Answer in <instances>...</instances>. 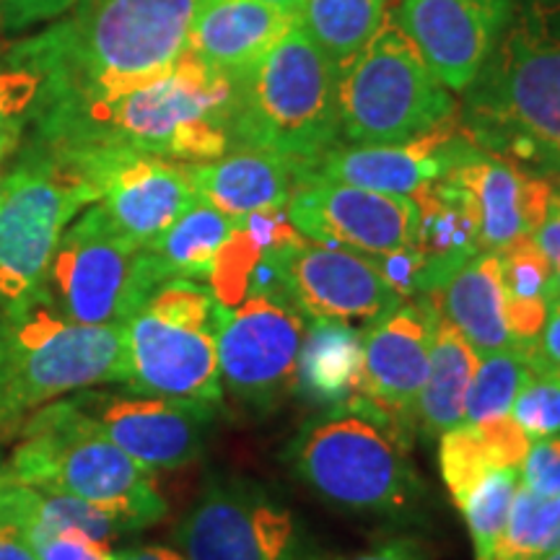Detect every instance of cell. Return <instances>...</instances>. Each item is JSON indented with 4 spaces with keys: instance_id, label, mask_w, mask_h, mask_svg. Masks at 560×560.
<instances>
[{
    "instance_id": "cell-1",
    "label": "cell",
    "mask_w": 560,
    "mask_h": 560,
    "mask_svg": "<svg viewBox=\"0 0 560 560\" xmlns=\"http://www.w3.org/2000/svg\"><path fill=\"white\" fill-rule=\"evenodd\" d=\"M200 0H86L66 24L19 47L37 70L34 117L109 100L159 79L187 52Z\"/></svg>"
},
{
    "instance_id": "cell-2",
    "label": "cell",
    "mask_w": 560,
    "mask_h": 560,
    "mask_svg": "<svg viewBox=\"0 0 560 560\" xmlns=\"http://www.w3.org/2000/svg\"><path fill=\"white\" fill-rule=\"evenodd\" d=\"M234 112L236 81L185 52L164 75L122 94L37 115V140L52 149L122 145L182 164H202L229 151Z\"/></svg>"
},
{
    "instance_id": "cell-3",
    "label": "cell",
    "mask_w": 560,
    "mask_h": 560,
    "mask_svg": "<svg viewBox=\"0 0 560 560\" xmlns=\"http://www.w3.org/2000/svg\"><path fill=\"white\" fill-rule=\"evenodd\" d=\"M462 94L475 145L560 185V0L522 5Z\"/></svg>"
},
{
    "instance_id": "cell-4",
    "label": "cell",
    "mask_w": 560,
    "mask_h": 560,
    "mask_svg": "<svg viewBox=\"0 0 560 560\" xmlns=\"http://www.w3.org/2000/svg\"><path fill=\"white\" fill-rule=\"evenodd\" d=\"M0 472L75 495L115 516L125 532L145 529L166 516L153 470L122 452L70 397L26 418Z\"/></svg>"
},
{
    "instance_id": "cell-5",
    "label": "cell",
    "mask_w": 560,
    "mask_h": 560,
    "mask_svg": "<svg viewBox=\"0 0 560 560\" xmlns=\"http://www.w3.org/2000/svg\"><path fill=\"white\" fill-rule=\"evenodd\" d=\"M285 465L327 506L380 520H412L429 488L410 446L353 405L325 408L285 446Z\"/></svg>"
},
{
    "instance_id": "cell-6",
    "label": "cell",
    "mask_w": 560,
    "mask_h": 560,
    "mask_svg": "<svg viewBox=\"0 0 560 560\" xmlns=\"http://www.w3.org/2000/svg\"><path fill=\"white\" fill-rule=\"evenodd\" d=\"M125 380V325H83L50 301L0 312V446L47 402Z\"/></svg>"
},
{
    "instance_id": "cell-7",
    "label": "cell",
    "mask_w": 560,
    "mask_h": 560,
    "mask_svg": "<svg viewBox=\"0 0 560 560\" xmlns=\"http://www.w3.org/2000/svg\"><path fill=\"white\" fill-rule=\"evenodd\" d=\"M231 136L289 159L296 172L340 143L338 66L296 21L236 83Z\"/></svg>"
},
{
    "instance_id": "cell-8",
    "label": "cell",
    "mask_w": 560,
    "mask_h": 560,
    "mask_svg": "<svg viewBox=\"0 0 560 560\" xmlns=\"http://www.w3.org/2000/svg\"><path fill=\"white\" fill-rule=\"evenodd\" d=\"M94 202V187L34 140L0 187V312L50 301L47 276L58 244Z\"/></svg>"
},
{
    "instance_id": "cell-9",
    "label": "cell",
    "mask_w": 560,
    "mask_h": 560,
    "mask_svg": "<svg viewBox=\"0 0 560 560\" xmlns=\"http://www.w3.org/2000/svg\"><path fill=\"white\" fill-rule=\"evenodd\" d=\"M219 299L198 280L172 278L125 322L128 380L140 395L223 405Z\"/></svg>"
},
{
    "instance_id": "cell-10",
    "label": "cell",
    "mask_w": 560,
    "mask_h": 560,
    "mask_svg": "<svg viewBox=\"0 0 560 560\" xmlns=\"http://www.w3.org/2000/svg\"><path fill=\"white\" fill-rule=\"evenodd\" d=\"M457 109L452 91L392 16L338 66L340 138L348 143H402Z\"/></svg>"
},
{
    "instance_id": "cell-11",
    "label": "cell",
    "mask_w": 560,
    "mask_h": 560,
    "mask_svg": "<svg viewBox=\"0 0 560 560\" xmlns=\"http://www.w3.org/2000/svg\"><path fill=\"white\" fill-rule=\"evenodd\" d=\"M166 280L172 278L156 255L125 236L94 202L62 234L47 296L73 322L125 325Z\"/></svg>"
},
{
    "instance_id": "cell-12",
    "label": "cell",
    "mask_w": 560,
    "mask_h": 560,
    "mask_svg": "<svg viewBox=\"0 0 560 560\" xmlns=\"http://www.w3.org/2000/svg\"><path fill=\"white\" fill-rule=\"evenodd\" d=\"M187 560H317L310 532L262 482L213 472L174 529Z\"/></svg>"
},
{
    "instance_id": "cell-13",
    "label": "cell",
    "mask_w": 560,
    "mask_h": 560,
    "mask_svg": "<svg viewBox=\"0 0 560 560\" xmlns=\"http://www.w3.org/2000/svg\"><path fill=\"white\" fill-rule=\"evenodd\" d=\"M52 151L94 187L96 206L109 215V221L143 247L156 242L198 200L190 164L182 161L107 143L66 145Z\"/></svg>"
},
{
    "instance_id": "cell-14",
    "label": "cell",
    "mask_w": 560,
    "mask_h": 560,
    "mask_svg": "<svg viewBox=\"0 0 560 560\" xmlns=\"http://www.w3.org/2000/svg\"><path fill=\"white\" fill-rule=\"evenodd\" d=\"M306 317L291 299L255 296L219 306L223 389L252 412H272L296 384Z\"/></svg>"
},
{
    "instance_id": "cell-15",
    "label": "cell",
    "mask_w": 560,
    "mask_h": 560,
    "mask_svg": "<svg viewBox=\"0 0 560 560\" xmlns=\"http://www.w3.org/2000/svg\"><path fill=\"white\" fill-rule=\"evenodd\" d=\"M433 322V301L410 296L369 325L359 387L346 400L387 425L405 446H412L418 433V395L429 374Z\"/></svg>"
},
{
    "instance_id": "cell-16",
    "label": "cell",
    "mask_w": 560,
    "mask_h": 560,
    "mask_svg": "<svg viewBox=\"0 0 560 560\" xmlns=\"http://www.w3.org/2000/svg\"><path fill=\"white\" fill-rule=\"evenodd\" d=\"M68 397L149 470H179L200 459L221 418V405L130 389L91 387Z\"/></svg>"
},
{
    "instance_id": "cell-17",
    "label": "cell",
    "mask_w": 560,
    "mask_h": 560,
    "mask_svg": "<svg viewBox=\"0 0 560 560\" xmlns=\"http://www.w3.org/2000/svg\"><path fill=\"white\" fill-rule=\"evenodd\" d=\"M285 210L304 240L371 257L416 242L418 208L408 195L374 192L314 172H296Z\"/></svg>"
},
{
    "instance_id": "cell-18",
    "label": "cell",
    "mask_w": 560,
    "mask_h": 560,
    "mask_svg": "<svg viewBox=\"0 0 560 560\" xmlns=\"http://www.w3.org/2000/svg\"><path fill=\"white\" fill-rule=\"evenodd\" d=\"M285 291L306 319L366 327L405 301L371 255L310 240L285 255Z\"/></svg>"
},
{
    "instance_id": "cell-19",
    "label": "cell",
    "mask_w": 560,
    "mask_h": 560,
    "mask_svg": "<svg viewBox=\"0 0 560 560\" xmlns=\"http://www.w3.org/2000/svg\"><path fill=\"white\" fill-rule=\"evenodd\" d=\"M475 149L462 125L459 109L420 136L402 143L335 145L312 164L319 177L346 182L387 195H416L452 172V166Z\"/></svg>"
},
{
    "instance_id": "cell-20",
    "label": "cell",
    "mask_w": 560,
    "mask_h": 560,
    "mask_svg": "<svg viewBox=\"0 0 560 560\" xmlns=\"http://www.w3.org/2000/svg\"><path fill=\"white\" fill-rule=\"evenodd\" d=\"M441 179L472 213L482 252H499L535 234L556 195V182L545 174L480 145L467 151Z\"/></svg>"
},
{
    "instance_id": "cell-21",
    "label": "cell",
    "mask_w": 560,
    "mask_h": 560,
    "mask_svg": "<svg viewBox=\"0 0 560 560\" xmlns=\"http://www.w3.org/2000/svg\"><path fill=\"white\" fill-rule=\"evenodd\" d=\"M450 91H467L493 52L509 0H400L389 13Z\"/></svg>"
},
{
    "instance_id": "cell-22",
    "label": "cell",
    "mask_w": 560,
    "mask_h": 560,
    "mask_svg": "<svg viewBox=\"0 0 560 560\" xmlns=\"http://www.w3.org/2000/svg\"><path fill=\"white\" fill-rule=\"evenodd\" d=\"M291 24V13L265 0H200L187 52L240 83Z\"/></svg>"
},
{
    "instance_id": "cell-23",
    "label": "cell",
    "mask_w": 560,
    "mask_h": 560,
    "mask_svg": "<svg viewBox=\"0 0 560 560\" xmlns=\"http://www.w3.org/2000/svg\"><path fill=\"white\" fill-rule=\"evenodd\" d=\"M198 200L219 208L231 219L289 206L296 166L278 153L240 145L213 161L190 164Z\"/></svg>"
},
{
    "instance_id": "cell-24",
    "label": "cell",
    "mask_w": 560,
    "mask_h": 560,
    "mask_svg": "<svg viewBox=\"0 0 560 560\" xmlns=\"http://www.w3.org/2000/svg\"><path fill=\"white\" fill-rule=\"evenodd\" d=\"M429 299L478 355L514 346L506 327V289L499 252H478L439 291L429 293Z\"/></svg>"
},
{
    "instance_id": "cell-25",
    "label": "cell",
    "mask_w": 560,
    "mask_h": 560,
    "mask_svg": "<svg viewBox=\"0 0 560 560\" xmlns=\"http://www.w3.org/2000/svg\"><path fill=\"white\" fill-rule=\"evenodd\" d=\"M410 198L416 200L418 208L416 242L412 244L423 255L418 296H429L482 249L472 213L444 179L433 182Z\"/></svg>"
},
{
    "instance_id": "cell-26",
    "label": "cell",
    "mask_w": 560,
    "mask_h": 560,
    "mask_svg": "<svg viewBox=\"0 0 560 560\" xmlns=\"http://www.w3.org/2000/svg\"><path fill=\"white\" fill-rule=\"evenodd\" d=\"M361 363L363 330L338 319L306 322L293 392L322 410L338 408L359 387Z\"/></svg>"
},
{
    "instance_id": "cell-27",
    "label": "cell",
    "mask_w": 560,
    "mask_h": 560,
    "mask_svg": "<svg viewBox=\"0 0 560 560\" xmlns=\"http://www.w3.org/2000/svg\"><path fill=\"white\" fill-rule=\"evenodd\" d=\"M0 520L16 524L30 540L60 532H81L100 542L128 535L115 516L60 490L32 486L0 472Z\"/></svg>"
},
{
    "instance_id": "cell-28",
    "label": "cell",
    "mask_w": 560,
    "mask_h": 560,
    "mask_svg": "<svg viewBox=\"0 0 560 560\" xmlns=\"http://www.w3.org/2000/svg\"><path fill=\"white\" fill-rule=\"evenodd\" d=\"M480 355L450 319L436 312L431 335V359L423 389L418 395V433L439 439L441 433L465 423L467 389Z\"/></svg>"
},
{
    "instance_id": "cell-29",
    "label": "cell",
    "mask_w": 560,
    "mask_h": 560,
    "mask_svg": "<svg viewBox=\"0 0 560 560\" xmlns=\"http://www.w3.org/2000/svg\"><path fill=\"white\" fill-rule=\"evenodd\" d=\"M236 229V219L208 202L195 200L149 249L170 278L208 280L215 255Z\"/></svg>"
},
{
    "instance_id": "cell-30",
    "label": "cell",
    "mask_w": 560,
    "mask_h": 560,
    "mask_svg": "<svg viewBox=\"0 0 560 560\" xmlns=\"http://www.w3.org/2000/svg\"><path fill=\"white\" fill-rule=\"evenodd\" d=\"M387 16L389 0H301L293 21L340 66L382 30Z\"/></svg>"
},
{
    "instance_id": "cell-31",
    "label": "cell",
    "mask_w": 560,
    "mask_h": 560,
    "mask_svg": "<svg viewBox=\"0 0 560 560\" xmlns=\"http://www.w3.org/2000/svg\"><path fill=\"white\" fill-rule=\"evenodd\" d=\"M560 548V495L548 499L529 488H516L506 532L495 560H535Z\"/></svg>"
},
{
    "instance_id": "cell-32",
    "label": "cell",
    "mask_w": 560,
    "mask_h": 560,
    "mask_svg": "<svg viewBox=\"0 0 560 560\" xmlns=\"http://www.w3.org/2000/svg\"><path fill=\"white\" fill-rule=\"evenodd\" d=\"M529 361L524 346H509L495 353L482 355L467 389L465 423L509 416L516 392L527 380Z\"/></svg>"
},
{
    "instance_id": "cell-33",
    "label": "cell",
    "mask_w": 560,
    "mask_h": 560,
    "mask_svg": "<svg viewBox=\"0 0 560 560\" xmlns=\"http://www.w3.org/2000/svg\"><path fill=\"white\" fill-rule=\"evenodd\" d=\"M516 488L520 470H490L459 506L470 529L475 560H495L499 556Z\"/></svg>"
},
{
    "instance_id": "cell-34",
    "label": "cell",
    "mask_w": 560,
    "mask_h": 560,
    "mask_svg": "<svg viewBox=\"0 0 560 560\" xmlns=\"http://www.w3.org/2000/svg\"><path fill=\"white\" fill-rule=\"evenodd\" d=\"M439 467L444 486L450 490L457 509L467 501V495L478 488V482L493 470L486 444L475 423H459L439 436Z\"/></svg>"
},
{
    "instance_id": "cell-35",
    "label": "cell",
    "mask_w": 560,
    "mask_h": 560,
    "mask_svg": "<svg viewBox=\"0 0 560 560\" xmlns=\"http://www.w3.org/2000/svg\"><path fill=\"white\" fill-rule=\"evenodd\" d=\"M511 418L522 425L529 439H545L560 433V374L552 369L529 363L527 380L516 392Z\"/></svg>"
},
{
    "instance_id": "cell-36",
    "label": "cell",
    "mask_w": 560,
    "mask_h": 560,
    "mask_svg": "<svg viewBox=\"0 0 560 560\" xmlns=\"http://www.w3.org/2000/svg\"><path fill=\"white\" fill-rule=\"evenodd\" d=\"M501 278L506 296L511 299H548L552 265L548 257L537 249L532 236L511 242L509 247L499 249Z\"/></svg>"
},
{
    "instance_id": "cell-37",
    "label": "cell",
    "mask_w": 560,
    "mask_h": 560,
    "mask_svg": "<svg viewBox=\"0 0 560 560\" xmlns=\"http://www.w3.org/2000/svg\"><path fill=\"white\" fill-rule=\"evenodd\" d=\"M42 89L37 70L21 62H0V140H19L24 120L34 112Z\"/></svg>"
},
{
    "instance_id": "cell-38",
    "label": "cell",
    "mask_w": 560,
    "mask_h": 560,
    "mask_svg": "<svg viewBox=\"0 0 560 560\" xmlns=\"http://www.w3.org/2000/svg\"><path fill=\"white\" fill-rule=\"evenodd\" d=\"M475 425H478L493 470H520L532 446V439L524 433L522 425L509 416L480 420Z\"/></svg>"
},
{
    "instance_id": "cell-39",
    "label": "cell",
    "mask_w": 560,
    "mask_h": 560,
    "mask_svg": "<svg viewBox=\"0 0 560 560\" xmlns=\"http://www.w3.org/2000/svg\"><path fill=\"white\" fill-rule=\"evenodd\" d=\"M522 486L537 495L558 499L560 495V433L535 439L522 462Z\"/></svg>"
},
{
    "instance_id": "cell-40",
    "label": "cell",
    "mask_w": 560,
    "mask_h": 560,
    "mask_svg": "<svg viewBox=\"0 0 560 560\" xmlns=\"http://www.w3.org/2000/svg\"><path fill=\"white\" fill-rule=\"evenodd\" d=\"M37 560H115L107 542L81 535V532H60L32 540Z\"/></svg>"
},
{
    "instance_id": "cell-41",
    "label": "cell",
    "mask_w": 560,
    "mask_h": 560,
    "mask_svg": "<svg viewBox=\"0 0 560 560\" xmlns=\"http://www.w3.org/2000/svg\"><path fill=\"white\" fill-rule=\"evenodd\" d=\"M376 265L384 280L400 293L402 299L418 296L420 291V272H423V255L416 249V244L405 249L387 252V255H376Z\"/></svg>"
},
{
    "instance_id": "cell-42",
    "label": "cell",
    "mask_w": 560,
    "mask_h": 560,
    "mask_svg": "<svg viewBox=\"0 0 560 560\" xmlns=\"http://www.w3.org/2000/svg\"><path fill=\"white\" fill-rule=\"evenodd\" d=\"M548 319V299H511L506 296V327L514 346H529L542 332Z\"/></svg>"
},
{
    "instance_id": "cell-43",
    "label": "cell",
    "mask_w": 560,
    "mask_h": 560,
    "mask_svg": "<svg viewBox=\"0 0 560 560\" xmlns=\"http://www.w3.org/2000/svg\"><path fill=\"white\" fill-rule=\"evenodd\" d=\"M75 0H0V24L5 30H24L39 21L58 19Z\"/></svg>"
},
{
    "instance_id": "cell-44",
    "label": "cell",
    "mask_w": 560,
    "mask_h": 560,
    "mask_svg": "<svg viewBox=\"0 0 560 560\" xmlns=\"http://www.w3.org/2000/svg\"><path fill=\"white\" fill-rule=\"evenodd\" d=\"M524 350H527L529 363L560 374V299L548 301V319H545L542 332L537 335L535 342L524 346Z\"/></svg>"
},
{
    "instance_id": "cell-45",
    "label": "cell",
    "mask_w": 560,
    "mask_h": 560,
    "mask_svg": "<svg viewBox=\"0 0 560 560\" xmlns=\"http://www.w3.org/2000/svg\"><path fill=\"white\" fill-rule=\"evenodd\" d=\"M317 560H433L429 548L412 537H397L359 556H317Z\"/></svg>"
},
{
    "instance_id": "cell-46",
    "label": "cell",
    "mask_w": 560,
    "mask_h": 560,
    "mask_svg": "<svg viewBox=\"0 0 560 560\" xmlns=\"http://www.w3.org/2000/svg\"><path fill=\"white\" fill-rule=\"evenodd\" d=\"M532 242L537 244V249L548 257L552 270L560 268V192L552 195V202L545 213L540 226L532 234Z\"/></svg>"
},
{
    "instance_id": "cell-47",
    "label": "cell",
    "mask_w": 560,
    "mask_h": 560,
    "mask_svg": "<svg viewBox=\"0 0 560 560\" xmlns=\"http://www.w3.org/2000/svg\"><path fill=\"white\" fill-rule=\"evenodd\" d=\"M0 560H37L30 537L5 520H0Z\"/></svg>"
},
{
    "instance_id": "cell-48",
    "label": "cell",
    "mask_w": 560,
    "mask_h": 560,
    "mask_svg": "<svg viewBox=\"0 0 560 560\" xmlns=\"http://www.w3.org/2000/svg\"><path fill=\"white\" fill-rule=\"evenodd\" d=\"M115 560H187L179 550L164 548V545H140L115 552Z\"/></svg>"
},
{
    "instance_id": "cell-49",
    "label": "cell",
    "mask_w": 560,
    "mask_h": 560,
    "mask_svg": "<svg viewBox=\"0 0 560 560\" xmlns=\"http://www.w3.org/2000/svg\"><path fill=\"white\" fill-rule=\"evenodd\" d=\"M265 3L276 5V9L285 11V13H291V16H296V11H299V5H301V0H265Z\"/></svg>"
},
{
    "instance_id": "cell-50",
    "label": "cell",
    "mask_w": 560,
    "mask_h": 560,
    "mask_svg": "<svg viewBox=\"0 0 560 560\" xmlns=\"http://www.w3.org/2000/svg\"><path fill=\"white\" fill-rule=\"evenodd\" d=\"M550 299H560V268L552 270V280H550L548 301H550Z\"/></svg>"
},
{
    "instance_id": "cell-51",
    "label": "cell",
    "mask_w": 560,
    "mask_h": 560,
    "mask_svg": "<svg viewBox=\"0 0 560 560\" xmlns=\"http://www.w3.org/2000/svg\"><path fill=\"white\" fill-rule=\"evenodd\" d=\"M16 143H19V140H9V138H3V140H0V166H3V159H5V153H11L13 149H16Z\"/></svg>"
},
{
    "instance_id": "cell-52",
    "label": "cell",
    "mask_w": 560,
    "mask_h": 560,
    "mask_svg": "<svg viewBox=\"0 0 560 560\" xmlns=\"http://www.w3.org/2000/svg\"><path fill=\"white\" fill-rule=\"evenodd\" d=\"M535 560H560V548H558V550H552V552H545V556L535 558Z\"/></svg>"
},
{
    "instance_id": "cell-53",
    "label": "cell",
    "mask_w": 560,
    "mask_h": 560,
    "mask_svg": "<svg viewBox=\"0 0 560 560\" xmlns=\"http://www.w3.org/2000/svg\"><path fill=\"white\" fill-rule=\"evenodd\" d=\"M556 192H560V185H556Z\"/></svg>"
}]
</instances>
